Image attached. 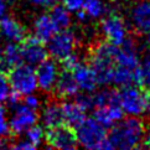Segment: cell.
Listing matches in <instances>:
<instances>
[{
    "instance_id": "6da1fadb",
    "label": "cell",
    "mask_w": 150,
    "mask_h": 150,
    "mask_svg": "<svg viewBox=\"0 0 150 150\" xmlns=\"http://www.w3.org/2000/svg\"><path fill=\"white\" fill-rule=\"evenodd\" d=\"M146 135V124L138 117L120 119L110 127L109 140L114 150H137Z\"/></svg>"
},
{
    "instance_id": "7a4b0ae2",
    "label": "cell",
    "mask_w": 150,
    "mask_h": 150,
    "mask_svg": "<svg viewBox=\"0 0 150 150\" xmlns=\"http://www.w3.org/2000/svg\"><path fill=\"white\" fill-rule=\"evenodd\" d=\"M118 47L119 46H115L108 41H102L89 50L88 65L94 71L98 84L100 86L112 83Z\"/></svg>"
},
{
    "instance_id": "3957f363",
    "label": "cell",
    "mask_w": 150,
    "mask_h": 150,
    "mask_svg": "<svg viewBox=\"0 0 150 150\" xmlns=\"http://www.w3.org/2000/svg\"><path fill=\"white\" fill-rule=\"evenodd\" d=\"M8 79L11 91L20 96H26L34 93L37 88L36 73L33 66L26 63H20L8 72Z\"/></svg>"
},
{
    "instance_id": "277c9868",
    "label": "cell",
    "mask_w": 150,
    "mask_h": 150,
    "mask_svg": "<svg viewBox=\"0 0 150 150\" xmlns=\"http://www.w3.org/2000/svg\"><path fill=\"white\" fill-rule=\"evenodd\" d=\"M119 105L123 112L138 117L146 110L144 88L138 86H127L119 91Z\"/></svg>"
},
{
    "instance_id": "5b68a950",
    "label": "cell",
    "mask_w": 150,
    "mask_h": 150,
    "mask_svg": "<svg viewBox=\"0 0 150 150\" xmlns=\"http://www.w3.org/2000/svg\"><path fill=\"white\" fill-rule=\"evenodd\" d=\"M77 39L72 31L58 30L51 39L47 41V52L55 61H62L65 57L74 52Z\"/></svg>"
},
{
    "instance_id": "8992f818",
    "label": "cell",
    "mask_w": 150,
    "mask_h": 150,
    "mask_svg": "<svg viewBox=\"0 0 150 150\" xmlns=\"http://www.w3.org/2000/svg\"><path fill=\"white\" fill-rule=\"evenodd\" d=\"M44 137L47 144L51 146V149L56 150L74 146L77 144V137L74 128L66 124V123L47 128Z\"/></svg>"
},
{
    "instance_id": "52a82bcc",
    "label": "cell",
    "mask_w": 150,
    "mask_h": 150,
    "mask_svg": "<svg viewBox=\"0 0 150 150\" xmlns=\"http://www.w3.org/2000/svg\"><path fill=\"white\" fill-rule=\"evenodd\" d=\"M74 132H76L77 143L84 146V149L98 143L99 140L107 137L105 128L102 124H99L94 118H87V117H86V119L82 123H79L74 128Z\"/></svg>"
},
{
    "instance_id": "ba28073f",
    "label": "cell",
    "mask_w": 150,
    "mask_h": 150,
    "mask_svg": "<svg viewBox=\"0 0 150 150\" xmlns=\"http://www.w3.org/2000/svg\"><path fill=\"white\" fill-rule=\"evenodd\" d=\"M100 29L105 40L115 46H120L128 39V29L125 21L117 14H110L103 18Z\"/></svg>"
},
{
    "instance_id": "9c48e42d",
    "label": "cell",
    "mask_w": 150,
    "mask_h": 150,
    "mask_svg": "<svg viewBox=\"0 0 150 150\" xmlns=\"http://www.w3.org/2000/svg\"><path fill=\"white\" fill-rule=\"evenodd\" d=\"M23 62L29 66H37L47 58V49L44 42L36 39L35 36H26L19 44Z\"/></svg>"
},
{
    "instance_id": "30bf717a",
    "label": "cell",
    "mask_w": 150,
    "mask_h": 150,
    "mask_svg": "<svg viewBox=\"0 0 150 150\" xmlns=\"http://www.w3.org/2000/svg\"><path fill=\"white\" fill-rule=\"evenodd\" d=\"M14 114L10 119L9 128L10 132L14 135H20L24 133L28 128L31 125L36 124L37 119H39V114L36 113V109H33L28 107L26 104H18L14 107Z\"/></svg>"
},
{
    "instance_id": "8fae6325",
    "label": "cell",
    "mask_w": 150,
    "mask_h": 150,
    "mask_svg": "<svg viewBox=\"0 0 150 150\" xmlns=\"http://www.w3.org/2000/svg\"><path fill=\"white\" fill-rule=\"evenodd\" d=\"M58 66L56 61L49 60L46 58L45 61L37 65L36 68V79H37V86L45 92H51L55 87V83L58 77Z\"/></svg>"
},
{
    "instance_id": "7c38bea8",
    "label": "cell",
    "mask_w": 150,
    "mask_h": 150,
    "mask_svg": "<svg viewBox=\"0 0 150 150\" xmlns=\"http://www.w3.org/2000/svg\"><path fill=\"white\" fill-rule=\"evenodd\" d=\"M130 23L134 30L140 34L150 31V0H139L130 9Z\"/></svg>"
},
{
    "instance_id": "4fadbf2b",
    "label": "cell",
    "mask_w": 150,
    "mask_h": 150,
    "mask_svg": "<svg viewBox=\"0 0 150 150\" xmlns=\"http://www.w3.org/2000/svg\"><path fill=\"white\" fill-rule=\"evenodd\" d=\"M78 86L76 79L73 77L72 71L62 68L61 72H58L57 81L55 83L52 92L55 93L56 98L58 99H68L71 97H74L78 93Z\"/></svg>"
},
{
    "instance_id": "5bb4252c",
    "label": "cell",
    "mask_w": 150,
    "mask_h": 150,
    "mask_svg": "<svg viewBox=\"0 0 150 150\" xmlns=\"http://www.w3.org/2000/svg\"><path fill=\"white\" fill-rule=\"evenodd\" d=\"M73 77L76 79L78 88L86 93H92L98 87V81L96 77V73L88 63L79 62L78 65L73 68Z\"/></svg>"
},
{
    "instance_id": "9a60e30c",
    "label": "cell",
    "mask_w": 150,
    "mask_h": 150,
    "mask_svg": "<svg viewBox=\"0 0 150 150\" xmlns=\"http://www.w3.org/2000/svg\"><path fill=\"white\" fill-rule=\"evenodd\" d=\"M0 35H3L6 40L16 42V44H20L28 36L26 29L16 19L9 15L0 18Z\"/></svg>"
},
{
    "instance_id": "2e32d148",
    "label": "cell",
    "mask_w": 150,
    "mask_h": 150,
    "mask_svg": "<svg viewBox=\"0 0 150 150\" xmlns=\"http://www.w3.org/2000/svg\"><path fill=\"white\" fill-rule=\"evenodd\" d=\"M123 118H124V112L118 104L98 107L97 110L94 112V119L103 125L105 129L113 127L117 122H119Z\"/></svg>"
},
{
    "instance_id": "e0dca14e",
    "label": "cell",
    "mask_w": 150,
    "mask_h": 150,
    "mask_svg": "<svg viewBox=\"0 0 150 150\" xmlns=\"http://www.w3.org/2000/svg\"><path fill=\"white\" fill-rule=\"evenodd\" d=\"M23 62L20 52V46L16 42H10L3 49L0 53V72L6 73L15 66L20 65Z\"/></svg>"
},
{
    "instance_id": "ac0fdd59",
    "label": "cell",
    "mask_w": 150,
    "mask_h": 150,
    "mask_svg": "<svg viewBox=\"0 0 150 150\" xmlns=\"http://www.w3.org/2000/svg\"><path fill=\"white\" fill-rule=\"evenodd\" d=\"M57 28L53 24V21L50 16V14H41L34 21V33L35 37L40 41L45 42L49 41L51 37L57 33Z\"/></svg>"
},
{
    "instance_id": "d6986e66",
    "label": "cell",
    "mask_w": 150,
    "mask_h": 150,
    "mask_svg": "<svg viewBox=\"0 0 150 150\" xmlns=\"http://www.w3.org/2000/svg\"><path fill=\"white\" fill-rule=\"evenodd\" d=\"M62 107V114H63V123L71 125L72 128H76L79 123H82L86 119V110L81 104L74 102H65Z\"/></svg>"
},
{
    "instance_id": "ffe728a7",
    "label": "cell",
    "mask_w": 150,
    "mask_h": 150,
    "mask_svg": "<svg viewBox=\"0 0 150 150\" xmlns=\"http://www.w3.org/2000/svg\"><path fill=\"white\" fill-rule=\"evenodd\" d=\"M42 123L46 128H51L63 123V114H62V107L56 102H50L45 105L41 114Z\"/></svg>"
},
{
    "instance_id": "44dd1931",
    "label": "cell",
    "mask_w": 150,
    "mask_h": 150,
    "mask_svg": "<svg viewBox=\"0 0 150 150\" xmlns=\"http://www.w3.org/2000/svg\"><path fill=\"white\" fill-rule=\"evenodd\" d=\"M50 16L53 21V24L56 25L57 30H65L68 29V26L71 25V14L65 8V5H53L51 8Z\"/></svg>"
},
{
    "instance_id": "7402d4cb",
    "label": "cell",
    "mask_w": 150,
    "mask_h": 150,
    "mask_svg": "<svg viewBox=\"0 0 150 150\" xmlns=\"http://www.w3.org/2000/svg\"><path fill=\"white\" fill-rule=\"evenodd\" d=\"M112 83H114L120 88L127 87V86H134V69H128L125 67L115 65Z\"/></svg>"
},
{
    "instance_id": "603a6c76",
    "label": "cell",
    "mask_w": 150,
    "mask_h": 150,
    "mask_svg": "<svg viewBox=\"0 0 150 150\" xmlns=\"http://www.w3.org/2000/svg\"><path fill=\"white\" fill-rule=\"evenodd\" d=\"M92 97L96 108L109 104L119 105V91L118 89H104L96 94H92Z\"/></svg>"
},
{
    "instance_id": "cb8c5ba5",
    "label": "cell",
    "mask_w": 150,
    "mask_h": 150,
    "mask_svg": "<svg viewBox=\"0 0 150 150\" xmlns=\"http://www.w3.org/2000/svg\"><path fill=\"white\" fill-rule=\"evenodd\" d=\"M82 9L87 16L92 19L103 18L107 13V5L103 0H84Z\"/></svg>"
},
{
    "instance_id": "d4e9b609",
    "label": "cell",
    "mask_w": 150,
    "mask_h": 150,
    "mask_svg": "<svg viewBox=\"0 0 150 150\" xmlns=\"http://www.w3.org/2000/svg\"><path fill=\"white\" fill-rule=\"evenodd\" d=\"M25 132H26V138H28V142H30L31 144H34V145H36V146L39 145V144H41L42 139H44V135H45L44 128L40 127V125H37V124L31 125Z\"/></svg>"
},
{
    "instance_id": "484cf974",
    "label": "cell",
    "mask_w": 150,
    "mask_h": 150,
    "mask_svg": "<svg viewBox=\"0 0 150 150\" xmlns=\"http://www.w3.org/2000/svg\"><path fill=\"white\" fill-rule=\"evenodd\" d=\"M140 73H142V87L150 88V57H146L140 65Z\"/></svg>"
},
{
    "instance_id": "4316f807",
    "label": "cell",
    "mask_w": 150,
    "mask_h": 150,
    "mask_svg": "<svg viewBox=\"0 0 150 150\" xmlns=\"http://www.w3.org/2000/svg\"><path fill=\"white\" fill-rule=\"evenodd\" d=\"M10 92H11V87H10V83L8 79V74L4 72H0V103L6 100Z\"/></svg>"
},
{
    "instance_id": "83f0119b",
    "label": "cell",
    "mask_w": 150,
    "mask_h": 150,
    "mask_svg": "<svg viewBox=\"0 0 150 150\" xmlns=\"http://www.w3.org/2000/svg\"><path fill=\"white\" fill-rule=\"evenodd\" d=\"M11 135V132H10L9 128V123L6 120V112L5 108L0 104V137H9Z\"/></svg>"
},
{
    "instance_id": "f1b7e54d",
    "label": "cell",
    "mask_w": 150,
    "mask_h": 150,
    "mask_svg": "<svg viewBox=\"0 0 150 150\" xmlns=\"http://www.w3.org/2000/svg\"><path fill=\"white\" fill-rule=\"evenodd\" d=\"M77 103L78 104H81L83 108L86 110H88V109H92L94 108V103H93V97L91 96V93H83L81 96H77Z\"/></svg>"
},
{
    "instance_id": "f546056e",
    "label": "cell",
    "mask_w": 150,
    "mask_h": 150,
    "mask_svg": "<svg viewBox=\"0 0 150 150\" xmlns=\"http://www.w3.org/2000/svg\"><path fill=\"white\" fill-rule=\"evenodd\" d=\"M86 150H114L113 145H112V143L108 138H104L102 139V140H99L98 143L93 144V145H91L88 148H86Z\"/></svg>"
},
{
    "instance_id": "4dcf8cb0",
    "label": "cell",
    "mask_w": 150,
    "mask_h": 150,
    "mask_svg": "<svg viewBox=\"0 0 150 150\" xmlns=\"http://www.w3.org/2000/svg\"><path fill=\"white\" fill-rule=\"evenodd\" d=\"M84 0H63L65 3V8L69 13H77L78 10H81L83 6Z\"/></svg>"
},
{
    "instance_id": "1f68e13d",
    "label": "cell",
    "mask_w": 150,
    "mask_h": 150,
    "mask_svg": "<svg viewBox=\"0 0 150 150\" xmlns=\"http://www.w3.org/2000/svg\"><path fill=\"white\" fill-rule=\"evenodd\" d=\"M31 5L41 9H51L56 4V0H29Z\"/></svg>"
},
{
    "instance_id": "d6a6232c",
    "label": "cell",
    "mask_w": 150,
    "mask_h": 150,
    "mask_svg": "<svg viewBox=\"0 0 150 150\" xmlns=\"http://www.w3.org/2000/svg\"><path fill=\"white\" fill-rule=\"evenodd\" d=\"M5 150H37V149H36V145L31 144L30 142H21V143L15 144L11 148L5 149Z\"/></svg>"
},
{
    "instance_id": "836d02e7",
    "label": "cell",
    "mask_w": 150,
    "mask_h": 150,
    "mask_svg": "<svg viewBox=\"0 0 150 150\" xmlns=\"http://www.w3.org/2000/svg\"><path fill=\"white\" fill-rule=\"evenodd\" d=\"M25 104L28 107H30V108H33V109H37L40 107V100H39V98H37V97L33 96V93H31V94H26Z\"/></svg>"
},
{
    "instance_id": "e575fe53",
    "label": "cell",
    "mask_w": 150,
    "mask_h": 150,
    "mask_svg": "<svg viewBox=\"0 0 150 150\" xmlns=\"http://www.w3.org/2000/svg\"><path fill=\"white\" fill-rule=\"evenodd\" d=\"M10 5H11V0H0V18L8 15Z\"/></svg>"
},
{
    "instance_id": "d590c367",
    "label": "cell",
    "mask_w": 150,
    "mask_h": 150,
    "mask_svg": "<svg viewBox=\"0 0 150 150\" xmlns=\"http://www.w3.org/2000/svg\"><path fill=\"white\" fill-rule=\"evenodd\" d=\"M144 94H145V104H146V110L150 112V88L144 89Z\"/></svg>"
},
{
    "instance_id": "8d00e7d4",
    "label": "cell",
    "mask_w": 150,
    "mask_h": 150,
    "mask_svg": "<svg viewBox=\"0 0 150 150\" xmlns=\"http://www.w3.org/2000/svg\"><path fill=\"white\" fill-rule=\"evenodd\" d=\"M137 150H150V143L143 140V143L137 148Z\"/></svg>"
},
{
    "instance_id": "74e56055",
    "label": "cell",
    "mask_w": 150,
    "mask_h": 150,
    "mask_svg": "<svg viewBox=\"0 0 150 150\" xmlns=\"http://www.w3.org/2000/svg\"><path fill=\"white\" fill-rule=\"evenodd\" d=\"M60 150H78L76 146H69V148H65V149H60Z\"/></svg>"
},
{
    "instance_id": "f35d334b",
    "label": "cell",
    "mask_w": 150,
    "mask_h": 150,
    "mask_svg": "<svg viewBox=\"0 0 150 150\" xmlns=\"http://www.w3.org/2000/svg\"><path fill=\"white\" fill-rule=\"evenodd\" d=\"M146 35H148V36H146V42H148V45L150 46V31H149Z\"/></svg>"
}]
</instances>
